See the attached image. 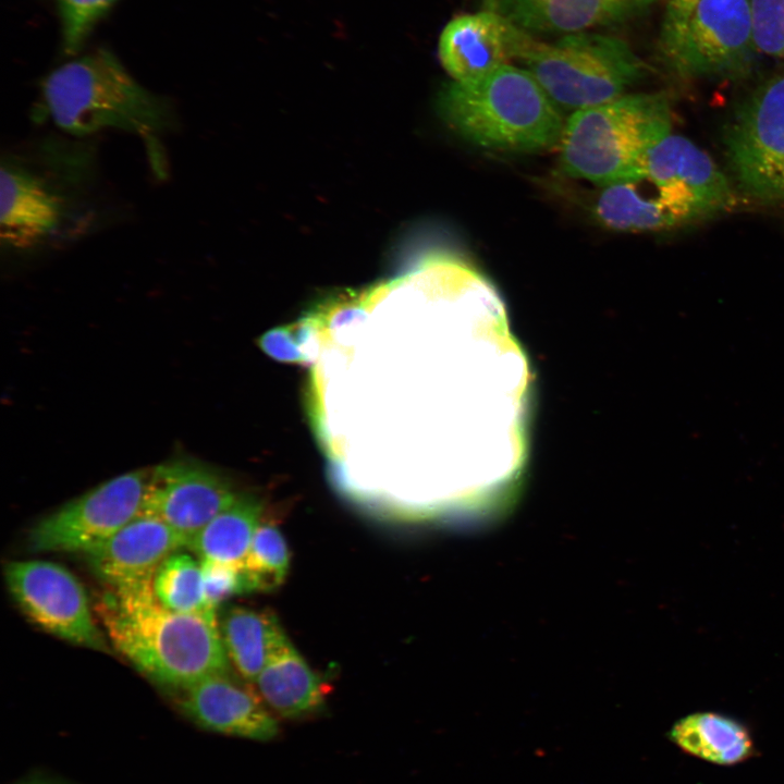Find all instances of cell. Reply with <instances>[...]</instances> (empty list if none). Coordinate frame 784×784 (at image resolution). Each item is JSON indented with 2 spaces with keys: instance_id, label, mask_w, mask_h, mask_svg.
I'll return each mask as SVG.
<instances>
[{
  "instance_id": "14",
  "label": "cell",
  "mask_w": 784,
  "mask_h": 784,
  "mask_svg": "<svg viewBox=\"0 0 784 784\" xmlns=\"http://www.w3.org/2000/svg\"><path fill=\"white\" fill-rule=\"evenodd\" d=\"M525 34L493 10L465 13L444 26L438 56L453 81H473L514 61Z\"/></svg>"
},
{
  "instance_id": "15",
  "label": "cell",
  "mask_w": 784,
  "mask_h": 784,
  "mask_svg": "<svg viewBox=\"0 0 784 784\" xmlns=\"http://www.w3.org/2000/svg\"><path fill=\"white\" fill-rule=\"evenodd\" d=\"M201 728L253 740H271L279 733L277 718L258 695L228 674L208 676L184 689L177 702Z\"/></svg>"
},
{
  "instance_id": "22",
  "label": "cell",
  "mask_w": 784,
  "mask_h": 784,
  "mask_svg": "<svg viewBox=\"0 0 784 784\" xmlns=\"http://www.w3.org/2000/svg\"><path fill=\"white\" fill-rule=\"evenodd\" d=\"M290 559L282 531L273 524L260 523L242 565L249 592L278 589L289 573Z\"/></svg>"
},
{
  "instance_id": "21",
  "label": "cell",
  "mask_w": 784,
  "mask_h": 784,
  "mask_svg": "<svg viewBox=\"0 0 784 784\" xmlns=\"http://www.w3.org/2000/svg\"><path fill=\"white\" fill-rule=\"evenodd\" d=\"M152 590L169 610L218 620L206 602L200 560L181 550L168 556L156 571Z\"/></svg>"
},
{
  "instance_id": "5",
  "label": "cell",
  "mask_w": 784,
  "mask_h": 784,
  "mask_svg": "<svg viewBox=\"0 0 784 784\" xmlns=\"http://www.w3.org/2000/svg\"><path fill=\"white\" fill-rule=\"evenodd\" d=\"M673 112L663 93L624 94L574 111L560 148L562 170L605 186L636 177L647 155L672 134Z\"/></svg>"
},
{
  "instance_id": "24",
  "label": "cell",
  "mask_w": 784,
  "mask_h": 784,
  "mask_svg": "<svg viewBox=\"0 0 784 784\" xmlns=\"http://www.w3.org/2000/svg\"><path fill=\"white\" fill-rule=\"evenodd\" d=\"M756 51L784 60V0H749Z\"/></svg>"
},
{
  "instance_id": "12",
  "label": "cell",
  "mask_w": 784,
  "mask_h": 784,
  "mask_svg": "<svg viewBox=\"0 0 784 784\" xmlns=\"http://www.w3.org/2000/svg\"><path fill=\"white\" fill-rule=\"evenodd\" d=\"M237 495L230 482L209 466L174 460L148 473L139 514L161 520L189 542Z\"/></svg>"
},
{
  "instance_id": "16",
  "label": "cell",
  "mask_w": 784,
  "mask_h": 784,
  "mask_svg": "<svg viewBox=\"0 0 784 784\" xmlns=\"http://www.w3.org/2000/svg\"><path fill=\"white\" fill-rule=\"evenodd\" d=\"M254 684L267 708L283 719H305L326 706L323 679L290 640L271 657Z\"/></svg>"
},
{
  "instance_id": "6",
  "label": "cell",
  "mask_w": 784,
  "mask_h": 784,
  "mask_svg": "<svg viewBox=\"0 0 784 784\" xmlns=\"http://www.w3.org/2000/svg\"><path fill=\"white\" fill-rule=\"evenodd\" d=\"M515 61L556 106L574 111L624 95L647 72L626 41L587 30L554 42L537 40L527 32Z\"/></svg>"
},
{
  "instance_id": "27",
  "label": "cell",
  "mask_w": 784,
  "mask_h": 784,
  "mask_svg": "<svg viewBox=\"0 0 784 784\" xmlns=\"http://www.w3.org/2000/svg\"><path fill=\"white\" fill-rule=\"evenodd\" d=\"M657 0H607L611 22L635 15L648 9Z\"/></svg>"
},
{
  "instance_id": "28",
  "label": "cell",
  "mask_w": 784,
  "mask_h": 784,
  "mask_svg": "<svg viewBox=\"0 0 784 784\" xmlns=\"http://www.w3.org/2000/svg\"><path fill=\"white\" fill-rule=\"evenodd\" d=\"M699 0H670L665 12L667 13H678L688 10L694 4H696Z\"/></svg>"
},
{
  "instance_id": "26",
  "label": "cell",
  "mask_w": 784,
  "mask_h": 784,
  "mask_svg": "<svg viewBox=\"0 0 784 784\" xmlns=\"http://www.w3.org/2000/svg\"><path fill=\"white\" fill-rule=\"evenodd\" d=\"M309 332V328L299 324L277 327L264 333L258 340V345L275 360L304 364L309 359V354L305 350V336Z\"/></svg>"
},
{
  "instance_id": "13",
  "label": "cell",
  "mask_w": 784,
  "mask_h": 784,
  "mask_svg": "<svg viewBox=\"0 0 784 784\" xmlns=\"http://www.w3.org/2000/svg\"><path fill=\"white\" fill-rule=\"evenodd\" d=\"M187 546L188 539L167 524L139 514L83 555L100 580L119 589L152 581L162 562Z\"/></svg>"
},
{
  "instance_id": "23",
  "label": "cell",
  "mask_w": 784,
  "mask_h": 784,
  "mask_svg": "<svg viewBox=\"0 0 784 784\" xmlns=\"http://www.w3.org/2000/svg\"><path fill=\"white\" fill-rule=\"evenodd\" d=\"M118 0H53L61 25L62 52L73 57L84 47L97 23Z\"/></svg>"
},
{
  "instance_id": "11",
  "label": "cell",
  "mask_w": 784,
  "mask_h": 784,
  "mask_svg": "<svg viewBox=\"0 0 784 784\" xmlns=\"http://www.w3.org/2000/svg\"><path fill=\"white\" fill-rule=\"evenodd\" d=\"M638 175L649 182L681 226L725 213L737 204L727 176L706 151L682 135L670 134L659 143Z\"/></svg>"
},
{
  "instance_id": "29",
  "label": "cell",
  "mask_w": 784,
  "mask_h": 784,
  "mask_svg": "<svg viewBox=\"0 0 784 784\" xmlns=\"http://www.w3.org/2000/svg\"><path fill=\"white\" fill-rule=\"evenodd\" d=\"M22 784H51V783L39 782V781H32V782H25V783H22Z\"/></svg>"
},
{
  "instance_id": "1",
  "label": "cell",
  "mask_w": 784,
  "mask_h": 784,
  "mask_svg": "<svg viewBox=\"0 0 784 784\" xmlns=\"http://www.w3.org/2000/svg\"><path fill=\"white\" fill-rule=\"evenodd\" d=\"M95 180L85 139L50 135L2 156L1 246L32 253L72 235L87 219Z\"/></svg>"
},
{
  "instance_id": "25",
  "label": "cell",
  "mask_w": 784,
  "mask_h": 784,
  "mask_svg": "<svg viewBox=\"0 0 784 784\" xmlns=\"http://www.w3.org/2000/svg\"><path fill=\"white\" fill-rule=\"evenodd\" d=\"M204 592L207 605L217 611L229 598L249 592L246 575L242 566L228 563L200 560Z\"/></svg>"
},
{
  "instance_id": "20",
  "label": "cell",
  "mask_w": 784,
  "mask_h": 784,
  "mask_svg": "<svg viewBox=\"0 0 784 784\" xmlns=\"http://www.w3.org/2000/svg\"><path fill=\"white\" fill-rule=\"evenodd\" d=\"M262 505L254 497L237 495L188 542L199 560L242 566L261 523Z\"/></svg>"
},
{
  "instance_id": "4",
  "label": "cell",
  "mask_w": 784,
  "mask_h": 784,
  "mask_svg": "<svg viewBox=\"0 0 784 784\" xmlns=\"http://www.w3.org/2000/svg\"><path fill=\"white\" fill-rule=\"evenodd\" d=\"M446 124L481 148L537 154L560 145L565 122L534 76L512 63L479 78L452 81L439 95Z\"/></svg>"
},
{
  "instance_id": "10",
  "label": "cell",
  "mask_w": 784,
  "mask_h": 784,
  "mask_svg": "<svg viewBox=\"0 0 784 784\" xmlns=\"http://www.w3.org/2000/svg\"><path fill=\"white\" fill-rule=\"evenodd\" d=\"M4 579L34 624L70 644L111 653L83 585L68 568L42 560L11 561L4 566Z\"/></svg>"
},
{
  "instance_id": "2",
  "label": "cell",
  "mask_w": 784,
  "mask_h": 784,
  "mask_svg": "<svg viewBox=\"0 0 784 784\" xmlns=\"http://www.w3.org/2000/svg\"><path fill=\"white\" fill-rule=\"evenodd\" d=\"M97 613L115 650L156 684L181 690L229 674L218 620L169 610L152 581L109 589Z\"/></svg>"
},
{
  "instance_id": "30",
  "label": "cell",
  "mask_w": 784,
  "mask_h": 784,
  "mask_svg": "<svg viewBox=\"0 0 784 784\" xmlns=\"http://www.w3.org/2000/svg\"><path fill=\"white\" fill-rule=\"evenodd\" d=\"M486 2H487V8H488L491 3V0H486Z\"/></svg>"
},
{
  "instance_id": "19",
  "label": "cell",
  "mask_w": 784,
  "mask_h": 784,
  "mask_svg": "<svg viewBox=\"0 0 784 784\" xmlns=\"http://www.w3.org/2000/svg\"><path fill=\"white\" fill-rule=\"evenodd\" d=\"M487 9L528 33L567 35L611 23L607 0H491Z\"/></svg>"
},
{
  "instance_id": "18",
  "label": "cell",
  "mask_w": 784,
  "mask_h": 784,
  "mask_svg": "<svg viewBox=\"0 0 784 784\" xmlns=\"http://www.w3.org/2000/svg\"><path fill=\"white\" fill-rule=\"evenodd\" d=\"M669 738L683 751L719 765H733L754 752V740L746 725L718 712H695L679 719Z\"/></svg>"
},
{
  "instance_id": "8",
  "label": "cell",
  "mask_w": 784,
  "mask_h": 784,
  "mask_svg": "<svg viewBox=\"0 0 784 784\" xmlns=\"http://www.w3.org/2000/svg\"><path fill=\"white\" fill-rule=\"evenodd\" d=\"M723 145L743 194L762 203L784 201V74L762 83L740 103Z\"/></svg>"
},
{
  "instance_id": "7",
  "label": "cell",
  "mask_w": 784,
  "mask_h": 784,
  "mask_svg": "<svg viewBox=\"0 0 784 784\" xmlns=\"http://www.w3.org/2000/svg\"><path fill=\"white\" fill-rule=\"evenodd\" d=\"M664 64L682 77H735L755 60L749 0H699L664 13L658 42Z\"/></svg>"
},
{
  "instance_id": "3",
  "label": "cell",
  "mask_w": 784,
  "mask_h": 784,
  "mask_svg": "<svg viewBox=\"0 0 784 784\" xmlns=\"http://www.w3.org/2000/svg\"><path fill=\"white\" fill-rule=\"evenodd\" d=\"M40 114L68 136L118 130L149 148L180 124L173 100L135 79L108 49L97 48L52 70L41 82Z\"/></svg>"
},
{
  "instance_id": "9",
  "label": "cell",
  "mask_w": 784,
  "mask_h": 784,
  "mask_svg": "<svg viewBox=\"0 0 784 784\" xmlns=\"http://www.w3.org/2000/svg\"><path fill=\"white\" fill-rule=\"evenodd\" d=\"M148 473L114 477L42 517L29 531V549L85 554L100 546L139 514Z\"/></svg>"
},
{
  "instance_id": "17",
  "label": "cell",
  "mask_w": 784,
  "mask_h": 784,
  "mask_svg": "<svg viewBox=\"0 0 784 784\" xmlns=\"http://www.w3.org/2000/svg\"><path fill=\"white\" fill-rule=\"evenodd\" d=\"M218 626L230 663L253 684L271 657L289 641L270 612L232 607L218 620Z\"/></svg>"
}]
</instances>
